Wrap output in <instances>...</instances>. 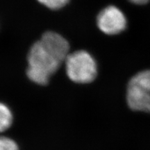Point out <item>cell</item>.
Instances as JSON below:
<instances>
[{
    "instance_id": "cell-1",
    "label": "cell",
    "mask_w": 150,
    "mask_h": 150,
    "mask_svg": "<svg viewBox=\"0 0 150 150\" xmlns=\"http://www.w3.org/2000/svg\"><path fill=\"white\" fill-rule=\"evenodd\" d=\"M70 46L59 33L48 31L35 42L28 54V78L33 83L45 86L65 61Z\"/></svg>"
},
{
    "instance_id": "cell-2",
    "label": "cell",
    "mask_w": 150,
    "mask_h": 150,
    "mask_svg": "<svg viewBox=\"0 0 150 150\" xmlns=\"http://www.w3.org/2000/svg\"><path fill=\"white\" fill-rule=\"evenodd\" d=\"M69 79L77 83H89L96 78V62L88 52L80 50L69 54L65 59Z\"/></svg>"
},
{
    "instance_id": "cell-3",
    "label": "cell",
    "mask_w": 150,
    "mask_h": 150,
    "mask_svg": "<svg viewBox=\"0 0 150 150\" xmlns=\"http://www.w3.org/2000/svg\"><path fill=\"white\" fill-rule=\"evenodd\" d=\"M127 102L131 110L150 113V70L138 72L131 79Z\"/></svg>"
},
{
    "instance_id": "cell-4",
    "label": "cell",
    "mask_w": 150,
    "mask_h": 150,
    "mask_svg": "<svg viewBox=\"0 0 150 150\" xmlns=\"http://www.w3.org/2000/svg\"><path fill=\"white\" fill-rule=\"evenodd\" d=\"M97 23L99 29L108 35L118 34L127 27L125 15L114 6H109L99 13Z\"/></svg>"
},
{
    "instance_id": "cell-5",
    "label": "cell",
    "mask_w": 150,
    "mask_h": 150,
    "mask_svg": "<svg viewBox=\"0 0 150 150\" xmlns=\"http://www.w3.org/2000/svg\"><path fill=\"white\" fill-rule=\"evenodd\" d=\"M13 122V115L10 108L4 104H0V130H7Z\"/></svg>"
},
{
    "instance_id": "cell-6",
    "label": "cell",
    "mask_w": 150,
    "mask_h": 150,
    "mask_svg": "<svg viewBox=\"0 0 150 150\" xmlns=\"http://www.w3.org/2000/svg\"><path fill=\"white\" fill-rule=\"evenodd\" d=\"M39 2L50 9H59L67 4L69 0H38Z\"/></svg>"
},
{
    "instance_id": "cell-7",
    "label": "cell",
    "mask_w": 150,
    "mask_h": 150,
    "mask_svg": "<svg viewBox=\"0 0 150 150\" xmlns=\"http://www.w3.org/2000/svg\"><path fill=\"white\" fill-rule=\"evenodd\" d=\"M0 150H19L18 144L8 137H1L0 139Z\"/></svg>"
},
{
    "instance_id": "cell-8",
    "label": "cell",
    "mask_w": 150,
    "mask_h": 150,
    "mask_svg": "<svg viewBox=\"0 0 150 150\" xmlns=\"http://www.w3.org/2000/svg\"><path fill=\"white\" fill-rule=\"evenodd\" d=\"M132 3L136 4H145L147 3L149 0H129Z\"/></svg>"
}]
</instances>
